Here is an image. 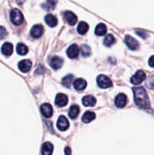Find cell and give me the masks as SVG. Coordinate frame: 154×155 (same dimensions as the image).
Returning <instances> with one entry per match:
<instances>
[{
  "mask_svg": "<svg viewBox=\"0 0 154 155\" xmlns=\"http://www.w3.org/2000/svg\"><path fill=\"white\" fill-rule=\"evenodd\" d=\"M134 99L135 104L140 108L148 109L150 107L149 100L146 90L143 87L133 88Z\"/></svg>",
  "mask_w": 154,
  "mask_h": 155,
  "instance_id": "1",
  "label": "cell"
},
{
  "mask_svg": "<svg viewBox=\"0 0 154 155\" xmlns=\"http://www.w3.org/2000/svg\"><path fill=\"white\" fill-rule=\"evenodd\" d=\"M10 19L11 21L13 23L14 25H21L24 21V16L21 13V11L18 9L14 8L10 12Z\"/></svg>",
  "mask_w": 154,
  "mask_h": 155,
  "instance_id": "2",
  "label": "cell"
},
{
  "mask_svg": "<svg viewBox=\"0 0 154 155\" xmlns=\"http://www.w3.org/2000/svg\"><path fill=\"white\" fill-rule=\"evenodd\" d=\"M98 85L102 89H107L112 86V81L109 77L105 75H99L97 77Z\"/></svg>",
  "mask_w": 154,
  "mask_h": 155,
  "instance_id": "3",
  "label": "cell"
},
{
  "mask_svg": "<svg viewBox=\"0 0 154 155\" xmlns=\"http://www.w3.org/2000/svg\"><path fill=\"white\" fill-rule=\"evenodd\" d=\"M146 79V74L143 71H138L131 78V83L134 85H139Z\"/></svg>",
  "mask_w": 154,
  "mask_h": 155,
  "instance_id": "4",
  "label": "cell"
},
{
  "mask_svg": "<svg viewBox=\"0 0 154 155\" xmlns=\"http://www.w3.org/2000/svg\"><path fill=\"white\" fill-rule=\"evenodd\" d=\"M69 127V124L68 120L64 116L59 117L57 122V127L60 131H65L67 130Z\"/></svg>",
  "mask_w": 154,
  "mask_h": 155,
  "instance_id": "5",
  "label": "cell"
},
{
  "mask_svg": "<svg viewBox=\"0 0 154 155\" xmlns=\"http://www.w3.org/2000/svg\"><path fill=\"white\" fill-rule=\"evenodd\" d=\"M125 43L131 50H136L139 47L138 42L134 38L131 37V36H128V35L125 36Z\"/></svg>",
  "mask_w": 154,
  "mask_h": 155,
  "instance_id": "6",
  "label": "cell"
},
{
  "mask_svg": "<svg viewBox=\"0 0 154 155\" xmlns=\"http://www.w3.org/2000/svg\"><path fill=\"white\" fill-rule=\"evenodd\" d=\"M63 61L61 58L58 57V56H53L49 61V64L53 69L57 70L60 68L63 65Z\"/></svg>",
  "mask_w": 154,
  "mask_h": 155,
  "instance_id": "7",
  "label": "cell"
},
{
  "mask_svg": "<svg viewBox=\"0 0 154 155\" xmlns=\"http://www.w3.org/2000/svg\"><path fill=\"white\" fill-rule=\"evenodd\" d=\"M66 54L69 58H75L79 56V48L78 45L75 44H72L66 50Z\"/></svg>",
  "mask_w": 154,
  "mask_h": 155,
  "instance_id": "8",
  "label": "cell"
},
{
  "mask_svg": "<svg viewBox=\"0 0 154 155\" xmlns=\"http://www.w3.org/2000/svg\"><path fill=\"white\" fill-rule=\"evenodd\" d=\"M68 103V98L64 94H57L55 98V104L58 107H64Z\"/></svg>",
  "mask_w": 154,
  "mask_h": 155,
  "instance_id": "9",
  "label": "cell"
},
{
  "mask_svg": "<svg viewBox=\"0 0 154 155\" xmlns=\"http://www.w3.org/2000/svg\"><path fill=\"white\" fill-rule=\"evenodd\" d=\"M63 17H64L65 21H66L69 25H75L77 23V17L73 12L67 11V12H66L63 14Z\"/></svg>",
  "mask_w": 154,
  "mask_h": 155,
  "instance_id": "10",
  "label": "cell"
},
{
  "mask_svg": "<svg viewBox=\"0 0 154 155\" xmlns=\"http://www.w3.org/2000/svg\"><path fill=\"white\" fill-rule=\"evenodd\" d=\"M127 104V97L125 94H119L115 98V104L117 107L122 108Z\"/></svg>",
  "mask_w": 154,
  "mask_h": 155,
  "instance_id": "11",
  "label": "cell"
},
{
  "mask_svg": "<svg viewBox=\"0 0 154 155\" xmlns=\"http://www.w3.org/2000/svg\"><path fill=\"white\" fill-rule=\"evenodd\" d=\"M41 112H42V115L45 117L49 118L52 116L53 114V108L51 107V104H48V103H45L41 106Z\"/></svg>",
  "mask_w": 154,
  "mask_h": 155,
  "instance_id": "12",
  "label": "cell"
},
{
  "mask_svg": "<svg viewBox=\"0 0 154 155\" xmlns=\"http://www.w3.org/2000/svg\"><path fill=\"white\" fill-rule=\"evenodd\" d=\"M43 33V27L40 24H36L32 27L30 35L33 38H39Z\"/></svg>",
  "mask_w": 154,
  "mask_h": 155,
  "instance_id": "13",
  "label": "cell"
},
{
  "mask_svg": "<svg viewBox=\"0 0 154 155\" xmlns=\"http://www.w3.org/2000/svg\"><path fill=\"white\" fill-rule=\"evenodd\" d=\"M32 67V62L30 60H23L18 64V68L20 71L24 73H27L30 71Z\"/></svg>",
  "mask_w": 154,
  "mask_h": 155,
  "instance_id": "14",
  "label": "cell"
},
{
  "mask_svg": "<svg viewBox=\"0 0 154 155\" xmlns=\"http://www.w3.org/2000/svg\"><path fill=\"white\" fill-rule=\"evenodd\" d=\"M73 86L75 88V89L78 91H82L83 89H85L87 86V83L85 80L82 78L76 79L75 81L73 82Z\"/></svg>",
  "mask_w": 154,
  "mask_h": 155,
  "instance_id": "15",
  "label": "cell"
},
{
  "mask_svg": "<svg viewBox=\"0 0 154 155\" xmlns=\"http://www.w3.org/2000/svg\"><path fill=\"white\" fill-rule=\"evenodd\" d=\"M54 146L51 142H45L42 148V155H51Z\"/></svg>",
  "mask_w": 154,
  "mask_h": 155,
  "instance_id": "16",
  "label": "cell"
},
{
  "mask_svg": "<svg viewBox=\"0 0 154 155\" xmlns=\"http://www.w3.org/2000/svg\"><path fill=\"white\" fill-rule=\"evenodd\" d=\"M45 21L49 27H54L57 26V19L54 15H51V14H48L45 16Z\"/></svg>",
  "mask_w": 154,
  "mask_h": 155,
  "instance_id": "17",
  "label": "cell"
},
{
  "mask_svg": "<svg viewBox=\"0 0 154 155\" xmlns=\"http://www.w3.org/2000/svg\"><path fill=\"white\" fill-rule=\"evenodd\" d=\"M82 104L86 107H93L96 104V99L91 95H86L83 97Z\"/></svg>",
  "mask_w": 154,
  "mask_h": 155,
  "instance_id": "18",
  "label": "cell"
},
{
  "mask_svg": "<svg viewBox=\"0 0 154 155\" xmlns=\"http://www.w3.org/2000/svg\"><path fill=\"white\" fill-rule=\"evenodd\" d=\"M80 112L79 107L78 105H75V104H73L69 108V112H68V114H69V117L71 118V119H75L77 117V116L79 115Z\"/></svg>",
  "mask_w": 154,
  "mask_h": 155,
  "instance_id": "19",
  "label": "cell"
},
{
  "mask_svg": "<svg viewBox=\"0 0 154 155\" xmlns=\"http://www.w3.org/2000/svg\"><path fill=\"white\" fill-rule=\"evenodd\" d=\"M95 117H96V115H95V114L94 113V112L86 111L85 113L83 114L82 120L83 122L85 123V124H88V123L94 120L95 119Z\"/></svg>",
  "mask_w": 154,
  "mask_h": 155,
  "instance_id": "20",
  "label": "cell"
},
{
  "mask_svg": "<svg viewBox=\"0 0 154 155\" xmlns=\"http://www.w3.org/2000/svg\"><path fill=\"white\" fill-rule=\"evenodd\" d=\"M2 52L5 54V55H11L13 52V45L11 44L10 42H5L3 44L2 47Z\"/></svg>",
  "mask_w": 154,
  "mask_h": 155,
  "instance_id": "21",
  "label": "cell"
},
{
  "mask_svg": "<svg viewBox=\"0 0 154 155\" xmlns=\"http://www.w3.org/2000/svg\"><path fill=\"white\" fill-rule=\"evenodd\" d=\"M95 33L97 36H99L105 35L106 33H107V27H106L105 24H102V23L98 24V26H97L96 28H95Z\"/></svg>",
  "mask_w": 154,
  "mask_h": 155,
  "instance_id": "22",
  "label": "cell"
},
{
  "mask_svg": "<svg viewBox=\"0 0 154 155\" xmlns=\"http://www.w3.org/2000/svg\"><path fill=\"white\" fill-rule=\"evenodd\" d=\"M88 29H89L88 24L86 22L82 21V22H80L79 24L78 27H77V31H78V33H79V34L84 35L87 33Z\"/></svg>",
  "mask_w": 154,
  "mask_h": 155,
  "instance_id": "23",
  "label": "cell"
},
{
  "mask_svg": "<svg viewBox=\"0 0 154 155\" xmlns=\"http://www.w3.org/2000/svg\"><path fill=\"white\" fill-rule=\"evenodd\" d=\"M16 51L20 55H25L28 52V48L27 47V45H24L23 43H18L17 45Z\"/></svg>",
  "mask_w": 154,
  "mask_h": 155,
  "instance_id": "24",
  "label": "cell"
},
{
  "mask_svg": "<svg viewBox=\"0 0 154 155\" xmlns=\"http://www.w3.org/2000/svg\"><path fill=\"white\" fill-rule=\"evenodd\" d=\"M115 41H116V39H115L114 36H113L112 34H108L105 36V38H104V45H106V46L110 47L114 43Z\"/></svg>",
  "mask_w": 154,
  "mask_h": 155,
  "instance_id": "25",
  "label": "cell"
},
{
  "mask_svg": "<svg viewBox=\"0 0 154 155\" xmlns=\"http://www.w3.org/2000/svg\"><path fill=\"white\" fill-rule=\"evenodd\" d=\"M72 80H73V76L71 75V74L66 75L62 80V84L64 86H66V87H69L71 84H72Z\"/></svg>",
  "mask_w": 154,
  "mask_h": 155,
  "instance_id": "26",
  "label": "cell"
},
{
  "mask_svg": "<svg viewBox=\"0 0 154 155\" xmlns=\"http://www.w3.org/2000/svg\"><path fill=\"white\" fill-rule=\"evenodd\" d=\"M56 3H57V0H47V2L45 4H43L44 8L47 9V10H51L54 8Z\"/></svg>",
  "mask_w": 154,
  "mask_h": 155,
  "instance_id": "27",
  "label": "cell"
},
{
  "mask_svg": "<svg viewBox=\"0 0 154 155\" xmlns=\"http://www.w3.org/2000/svg\"><path fill=\"white\" fill-rule=\"evenodd\" d=\"M81 51L82 56H84V57H88V56L90 55L91 54L90 47L87 45H83L81 48Z\"/></svg>",
  "mask_w": 154,
  "mask_h": 155,
  "instance_id": "28",
  "label": "cell"
},
{
  "mask_svg": "<svg viewBox=\"0 0 154 155\" xmlns=\"http://www.w3.org/2000/svg\"><path fill=\"white\" fill-rule=\"evenodd\" d=\"M8 35V32L5 27L0 26V39H3Z\"/></svg>",
  "mask_w": 154,
  "mask_h": 155,
  "instance_id": "29",
  "label": "cell"
},
{
  "mask_svg": "<svg viewBox=\"0 0 154 155\" xmlns=\"http://www.w3.org/2000/svg\"><path fill=\"white\" fill-rule=\"evenodd\" d=\"M135 33H137L139 36H140L141 38H143V39H146V36H147V34H146V32L143 31V30H136Z\"/></svg>",
  "mask_w": 154,
  "mask_h": 155,
  "instance_id": "30",
  "label": "cell"
},
{
  "mask_svg": "<svg viewBox=\"0 0 154 155\" xmlns=\"http://www.w3.org/2000/svg\"><path fill=\"white\" fill-rule=\"evenodd\" d=\"M148 63H149V66L152 67V68H154V55H152V57L149 58Z\"/></svg>",
  "mask_w": 154,
  "mask_h": 155,
  "instance_id": "31",
  "label": "cell"
},
{
  "mask_svg": "<svg viewBox=\"0 0 154 155\" xmlns=\"http://www.w3.org/2000/svg\"><path fill=\"white\" fill-rule=\"evenodd\" d=\"M65 155H71V149L69 148V147H66L64 150Z\"/></svg>",
  "mask_w": 154,
  "mask_h": 155,
  "instance_id": "32",
  "label": "cell"
}]
</instances>
